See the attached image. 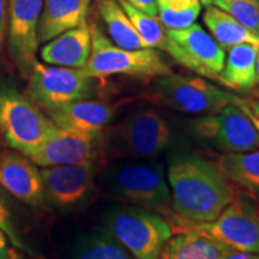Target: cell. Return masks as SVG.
I'll list each match as a JSON object with an SVG mask.
<instances>
[{"mask_svg":"<svg viewBox=\"0 0 259 259\" xmlns=\"http://www.w3.org/2000/svg\"><path fill=\"white\" fill-rule=\"evenodd\" d=\"M171 210L191 223L211 222L231 203L235 189L219 166L191 153H174L167 161Z\"/></svg>","mask_w":259,"mask_h":259,"instance_id":"6da1fadb","label":"cell"},{"mask_svg":"<svg viewBox=\"0 0 259 259\" xmlns=\"http://www.w3.org/2000/svg\"><path fill=\"white\" fill-rule=\"evenodd\" d=\"M96 179L108 196L130 205L154 210L167 220L171 210L169 185L162 163L156 161H118L97 173Z\"/></svg>","mask_w":259,"mask_h":259,"instance_id":"7a4b0ae2","label":"cell"},{"mask_svg":"<svg viewBox=\"0 0 259 259\" xmlns=\"http://www.w3.org/2000/svg\"><path fill=\"white\" fill-rule=\"evenodd\" d=\"M100 227L135 259H160L173 227L163 215L142 206L113 205L103 211Z\"/></svg>","mask_w":259,"mask_h":259,"instance_id":"3957f363","label":"cell"},{"mask_svg":"<svg viewBox=\"0 0 259 259\" xmlns=\"http://www.w3.org/2000/svg\"><path fill=\"white\" fill-rule=\"evenodd\" d=\"M169 222L173 233L191 228L232 250L259 254V200L244 190L235 189L231 203L211 222L191 223L177 216Z\"/></svg>","mask_w":259,"mask_h":259,"instance_id":"277c9868","label":"cell"},{"mask_svg":"<svg viewBox=\"0 0 259 259\" xmlns=\"http://www.w3.org/2000/svg\"><path fill=\"white\" fill-rule=\"evenodd\" d=\"M173 132L166 119L154 108L132 112L113 126L103 147L118 160L154 158L169 148Z\"/></svg>","mask_w":259,"mask_h":259,"instance_id":"5b68a950","label":"cell"},{"mask_svg":"<svg viewBox=\"0 0 259 259\" xmlns=\"http://www.w3.org/2000/svg\"><path fill=\"white\" fill-rule=\"evenodd\" d=\"M92 51L84 72L93 78H105L113 74L153 79L173 72L155 48L127 51L118 47L106 36L99 24H89Z\"/></svg>","mask_w":259,"mask_h":259,"instance_id":"8992f818","label":"cell"},{"mask_svg":"<svg viewBox=\"0 0 259 259\" xmlns=\"http://www.w3.org/2000/svg\"><path fill=\"white\" fill-rule=\"evenodd\" d=\"M54 126L47 114L14 84L0 80V131L10 148L28 155Z\"/></svg>","mask_w":259,"mask_h":259,"instance_id":"52a82bcc","label":"cell"},{"mask_svg":"<svg viewBox=\"0 0 259 259\" xmlns=\"http://www.w3.org/2000/svg\"><path fill=\"white\" fill-rule=\"evenodd\" d=\"M149 97L174 111L206 114L234 103L236 95L220 89L200 77L171 72L157 77L149 92Z\"/></svg>","mask_w":259,"mask_h":259,"instance_id":"ba28073f","label":"cell"},{"mask_svg":"<svg viewBox=\"0 0 259 259\" xmlns=\"http://www.w3.org/2000/svg\"><path fill=\"white\" fill-rule=\"evenodd\" d=\"M187 127L197 139L225 154L259 149L257 131L248 116L235 103L192 119Z\"/></svg>","mask_w":259,"mask_h":259,"instance_id":"9c48e42d","label":"cell"},{"mask_svg":"<svg viewBox=\"0 0 259 259\" xmlns=\"http://www.w3.org/2000/svg\"><path fill=\"white\" fill-rule=\"evenodd\" d=\"M95 79L83 69L35 64L29 74L28 97L44 109L85 100L95 93Z\"/></svg>","mask_w":259,"mask_h":259,"instance_id":"30bf717a","label":"cell"},{"mask_svg":"<svg viewBox=\"0 0 259 259\" xmlns=\"http://www.w3.org/2000/svg\"><path fill=\"white\" fill-rule=\"evenodd\" d=\"M45 202L57 211L70 212L83 208L93 196L96 184V161L40 169Z\"/></svg>","mask_w":259,"mask_h":259,"instance_id":"8fae6325","label":"cell"},{"mask_svg":"<svg viewBox=\"0 0 259 259\" xmlns=\"http://www.w3.org/2000/svg\"><path fill=\"white\" fill-rule=\"evenodd\" d=\"M103 149V136L77 134L54 126L47 137L28 156L40 167L67 166L97 161Z\"/></svg>","mask_w":259,"mask_h":259,"instance_id":"7c38bea8","label":"cell"},{"mask_svg":"<svg viewBox=\"0 0 259 259\" xmlns=\"http://www.w3.org/2000/svg\"><path fill=\"white\" fill-rule=\"evenodd\" d=\"M42 4L44 0H9V51L24 76H29L37 63Z\"/></svg>","mask_w":259,"mask_h":259,"instance_id":"4fadbf2b","label":"cell"},{"mask_svg":"<svg viewBox=\"0 0 259 259\" xmlns=\"http://www.w3.org/2000/svg\"><path fill=\"white\" fill-rule=\"evenodd\" d=\"M0 187L30 206L44 208L46 205L40 169L19 151L0 153Z\"/></svg>","mask_w":259,"mask_h":259,"instance_id":"5bb4252c","label":"cell"},{"mask_svg":"<svg viewBox=\"0 0 259 259\" xmlns=\"http://www.w3.org/2000/svg\"><path fill=\"white\" fill-rule=\"evenodd\" d=\"M45 111L57 127L102 137L106 127L113 120L115 106L85 99Z\"/></svg>","mask_w":259,"mask_h":259,"instance_id":"9a60e30c","label":"cell"},{"mask_svg":"<svg viewBox=\"0 0 259 259\" xmlns=\"http://www.w3.org/2000/svg\"><path fill=\"white\" fill-rule=\"evenodd\" d=\"M116 2L125 10V12L127 14L132 23L138 30L139 35L149 48H156V50L166 52L181 66L211 79L210 74L202 66H199L196 61L191 59L186 54V52L169 36L168 29L161 23L158 17H151V16L139 11L122 0H116Z\"/></svg>","mask_w":259,"mask_h":259,"instance_id":"2e32d148","label":"cell"},{"mask_svg":"<svg viewBox=\"0 0 259 259\" xmlns=\"http://www.w3.org/2000/svg\"><path fill=\"white\" fill-rule=\"evenodd\" d=\"M168 34L186 52L191 59L210 74L211 79L219 80L220 73L225 67L226 51L211 35L196 22L184 29H168Z\"/></svg>","mask_w":259,"mask_h":259,"instance_id":"e0dca14e","label":"cell"},{"mask_svg":"<svg viewBox=\"0 0 259 259\" xmlns=\"http://www.w3.org/2000/svg\"><path fill=\"white\" fill-rule=\"evenodd\" d=\"M93 0H44L38 21V42H48L61 32L88 24Z\"/></svg>","mask_w":259,"mask_h":259,"instance_id":"ac0fdd59","label":"cell"},{"mask_svg":"<svg viewBox=\"0 0 259 259\" xmlns=\"http://www.w3.org/2000/svg\"><path fill=\"white\" fill-rule=\"evenodd\" d=\"M92 51L89 24L61 32L48 41L40 52L42 60L53 66L83 69Z\"/></svg>","mask_w":259,"mask_h":259,"instance_id":"d6986e66","label":"cell"},{"mask_svg":"<svg viewBox=\"0 0 259 259\" xmlns=\"http://www.w3.org/2000/svg\"><path fill=\"white\" fill-rule=\"evenodd\" d=\"M226 245L191 228H181L167 241L160 259H222Z\"/></svg>","mask_w":259,"mask_h":259,"instance_id":"ffe728a7","label":"cell"},{"mask_svg":"<svg viewBox=\"0 0 259 259\" xmlns=\"http://www.w3.org/2000/svg\"><path fill=\"white\" fill-rule=\"evenodd\" d=\"M258 47L251 44H241L228 50L225 67L219 80L227 88L247 94L257 84V52Z\"/></svg>","mask_w":259,"mask_h":259,"instance_id":"44dd1931","label":"cell"},{"mask_svg":"<svg viewBox=\"0 0 259 259\" xmlns=\"http://www.w3.org/2000/svg\"><path fill=\"white\" fill-rule=\"evenodd\" d=\"M97 10L112 42L127 51L149 48L116 0H96Z\"/></svg>","mask_w":259,"mask_h":259,"instance_id":"7402d4cb","label":"cell"},{"mask_svg":"<svg viewBox=\"0 0 259 259\" xmlns=\"http://www.w3.org/2000/svg\"><path fill=\"white\" fill-rule=\"evenodd\" d=\"M203 19L211 36L225 51L241 44L259 46V34L244 27L218 6H206Z\"/></svg>","mask_w":259,"mask_h":259,"instance_id":"603a6c76","label":"cell"},{"mask_svg":"<svg viewBox=\"0 0 259 259\" xmlns=\"http://www.w3.org/2000/svg\"><path fill=\"white\" fill-rule=\"evenodd\" d=\"M71 259H135V257L99 226L77 236L71 251Z\"/></svg>","mask_w":259,"mask_h":259,"instance_id":"cb8c5ba5","label":"cell"},{"mask_svg":"<svg viewBox=\"0 0 259 259\" xmlns=\"http://www.w3.org/2000/svg\"><path fill=\"white\" fill-rule=\"evenodd\" d=\"M218 166L231 183L259 200V149L245 153H227L220 158Z\"/></svg>","mask_w":259,"mask_h":259,"instance_id":"d4e9b609","label":"cell"},{"mask_svg":"<svg viewBox=\"0 0 259 259\" xmlns=\"http://www.w3.org/2000/svg\"><path fill=\"white\" fill-rule=\"evenodd\" d=\"M156 5L158 19L169 30L194 23L203 6L200 0H156Z\"/></svg>","mask_w":259,"mask_h":259,"instance_id":"484cf974","label":"cell"},{"mask_svg":"<svg viewBox=\"0 0 259 259\" xmlns=\"http://www.w3.org/2000/svg\"><path fill=\"white\" fill-rule=\"evenodd\" d=\"M218 6L239 23L259 34V0H213Z\"/></svg>","mask_w":259,"mask_h":259,"instance_id":"4316f807","label":"cell"},{"mask_svg":"<svg viewBox=\"0 0 259 259\" xmlns=\"http://www.w3.org/2000/svg\"><path fill=\"white\" fill-rule=\"evenodd\" d=\"M16 219L14 212L11 211L10 208L9 200L4 194V190L0 187V229L5 233L8 239L15 247L19 250L28 251V247L22 240L21 233H19L17 225H16Z\"/></svg>","mask_w":259,"mask_h":259,"instance_id":"83f0119b","label":"cell"},{"mask_svg":"<svg viewBox=\"0 0 259 259\" xmlns=\"http://www.w3.org/2000/svg\"><path fill=\"white\" fill-rule=\"evenodd\" d=\"M122 2L127 3L135 9L151 16V17H157L156 0H122Z\"/></svg>","mask_w":259,"mask_h":259,"instance_id":"f1b7e54d","label":"cell"},{"mask_svg":"<svg viewBox=\"0 0 259 259\" xmlns=\"http://www.w3.org/2000/svg\"><path fill=\"white\" fill-rule=\"evenodd\" d=\"M9 23V0H0V50L5 41Z\"/></svg>","mask_w":259,"mask_h":259,"instance_id":"f546056e","label":"cell"},{"mask_svg":"<svg viewBox=\"0 0 259 259\" xmlns=\"http://www.w3.org/2000/svg\"><path fill=\"white\" fill-rule=\"evenodd\" d=\"M235 105L239 107V108L241 109L242 112L245 113L246 115L248 116V119H250L251 120V122H252V125H253V127H254V130L255 131H257V134H258V137H259V118L257 115L254 114L253 112L251 111V108H250V106H248V103H247V100L246 99H242V97H240V96H236V99H235Z\"/></svg>","mask_w":259,"mask_h":259,"instance_id":"4dcf8cb0","label":"cell"},{"mask_svg":"<svg viewBox=\"0 0 259 259\" xmlns=\"http://www.w3.org/2000/svg\"><path fill=\"white\" fill-rule=\"evenodd\" d=\"M18 253L11 246H9L8 236L0 229V259H12L18 257Z\"/></svg>","mask_w":259,"mask_h":259,"instance_id":"1f68e13d","label":"cell"},{"mask_svg":"<svg viewBox=\"0 0 259 259\" xmlns=\"http://www.w3.org/2000/svg\"><path fill=\"white\" fill-rule=\"evenodd\" d=\"M222 259H259V254L250 253V252L236 251L229 248V250L226 252V254L223 255Z\"/></svg>","mask_w":259,"mask_h":259,"instance_id":"d6a6232c","label":"cell"},{"mask_svg":"<svg viewBox=\"0 0 259 259\" xmlns=\"http://www.w3.org/2000/svg\"><path fill=\"white\" fill-rule=\"evenodd\" d=\"M247 103H248V106H250L251 111L253 112L254 114L259 118V99H250V100H247Z\"/></svg>","mask_w":259,"mask_h":259,"instance_id":"836d02e7","label":"cell"},{"mask_svg":"<svg viewBox=\"0 0 259 259\" xmlns=\"http://www.w3.org/2000/svg\"><path fill=\"white\" fill-rule=\"evenodd\" d=\"M255 70H257V80L259 82V47L257 52V64H255Z\"/></svg>","mask_w":259,"mask_h":259,"instance_id":"e575fe53","label":"cell"},{"mask_svg":"<svg viewBox=\"0 0 259 259\" xmlns=\"http://www.w3.org/2000/svg\"><path fill=\"white\" fill-rule=\"evenodd\" d=\"M200 2H202V4H203V5L208 6V5H212V2H213V0H200Z\"/></svg>","mask_w":259,"mask_h":259,"instance_id":"d590c367","label":"cell"},{"mask_svg":"<svg viewBox=\"0 0 259 259\" xmlns=\"http://www.w3.org/2000/svg\"><path fill=\"white\" fill-rule=\"evenodd\" d=\"M12 259H23L21 257V255H18V257H16V258H12Z\"/></svg>","mask_w":259,"mask_h":259,"instance_id":"8d00e7d4","label":"cell"}]
</instances>
